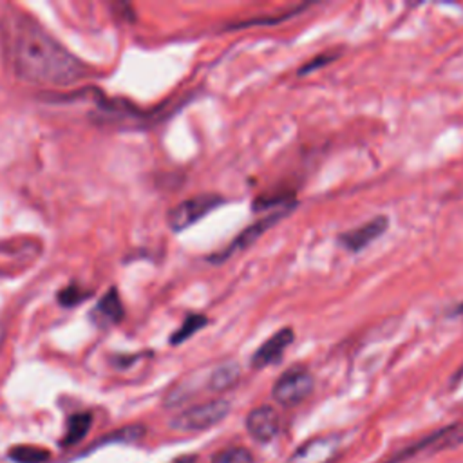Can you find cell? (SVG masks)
I'll return each mask as SVG.
<instances>
[{"instance_id":"7","label":"cell","mask_w":463,"mask_h":463,"mask_svg":"<svg viewBox=\"0 0 463 463\" xmlns=\"http://www.w3.org/2000/svg\"><path fill=\"white\" fill-rule=\"evenodd\" d=\"M387 228H389V217L376 215L374 219L340 233L338 244L351 253H358V251L365 250L371 242H374L378 237H382L387 232Z\"/></svg>"},{"instance_id":"12","label":"cell","mask_w":463,"mask_h":463,"mask_svg":"<svg viewBox=\"0 0 463 463\" xmlns=\"http://www.w3.org/2000/svg\"><path fill=\"white\" fill-rule=\"evenodd\" d=\"M90 423H92V414L87 412V411L74 412L72 416H69L67 427H65V434L61 438V445L69 447L72 443L81 441L87 436V432L90 429Z\"/></svg>"},{"instance_id":"19","label":"cell","mask_w":463,"mask_h":463,"mask_svg":"<svg viewBox=\"0 0 463 463\" xmlns=\"http://www.w3.org/2000/svg\"><path fill=\"white\" fill-rule=\"evenodd\" d=\"M335 58H336V54H320V56H317V58H311L306 65H302V67L298 69V74H300V76H306V74H309L311 71H317L318 67L327 65V63L333 61Z\"/></svg>"},{"instance_id":"1","label":"cell","mask_w":463,"mask_h":463,"mask_svg":"<svg viewBox=\"0 0 463 463\" xmlns=\"http://www.w3.org/2000/svg\"><path fill=\"white\" fill-rule=\"evenodd\" d=\"M7 54L14 74L33 85L69 87L89 74V67L24 13L9 16Z\"/></svg>"},{"instance_id":"18","label":"cell","mask_w":463,"mask_h":463,"mask_svg":"<svg viewBox=\"0 0 463 463\" xmlns=\"http://www.w3.org/2000/svg\"><path fill=\"white\" fill-rule=\"evenodd\" d=\"M90 293L89 291H83L81 288H78V286H67V288H63L61 291H60V295H58V300H60V304L63 306V307H71V306H78L81 300H85L87 297H89Z\"/></svg>"},{"instance_id":"20","label":"cell","mask_w":463,"mask_h":463,"mask_svg":"<svg viewBox=\"0 0 463 463\" xmlns=\"http://www.w3.org/2000/svg\"><path fill=\"white\" fill-rule=\"evenodd\" d=\"M172 463H195V458L194 456H181V458H177Z\"/></svg>"},{"instance_id":"3","label":"cell","mask_w":463,"mask_h":463,"mask_svg":"<svg viewBox=\"0 0 463 463\" xmlns=\"http://www.w3.org/2000/svg\"><path fill=\"white\" fill-rule=\"evenodd\" d=\"M224 203H226V199L222 195L212 194V192L210 194H197L194 197H188V199L181 201L179 204H175L168 212V215H166L168 228L175 233L184 232L186 228L194 226L203 217H206L210 212L222 206Z\"/></svg>"},{"instance_id":"14","label":"cell","mask_w":463,"mask_h":463,"mask_svg":"<svg viewBox=\"0 0 463 463\" xmlns=\"http://www.w3.org/2000/svg\"><path fill=\"white\" fill-rule=\"evenodd\" d=\"M49 456L51 452L47 449L36 445H16L7 452V458L14 463H43Z\"/></svg>"},{"instance_id":"13","label":"cell","mask_w":463,"mask_h":463,"mask_svg":"<svg viewBox=\"0 0 463 463\" xmlns=\"http://www.w3.org/2000/svg\"><path fill=\"white\" fill-rule=\"evenodd\" d=\"M96 311L103 317V320H109V322H118L123 318V304L116 288H110L101 297V300L96 306Z\"/></svg>"},{"instance_id":"4","label":"cell","mask_w":463,"mask_h":463,"mask_svg":"<svg viewBox=\"0 0 463 463\" xmlns=\"http://www.w3.org/2000/svg\"><path fill=\"white\" fill-rule=\"evenodd\" d=\"M313 385L315 380L311 373L302 365H293L275 380L271 396L279 405L293 407L311 394Z\"/></svg>"},{"instance_id":"23","label":"cell","mask_w":463,"mask_h":463,"mask_svg":"<svg viewBox=\"0 0 463 463\" xmlns=\"http://www.w3.org/2000/svg\"><path fill=\"white\" fill-rule=\"evenodd\" d=\"M454 313H456V315H463V304H461L458 309H454Z\"/></svg>"},{"instance_id":"22","label":"cell","mask_w":463,"mask_h":463,"mask_svg":"<svg viewBox=\"0 0 463 463\" xmlns=\"http://www.w3.org/2000/svg\"><path fill=\"white\" fill-rule=\"evenodd\" d=\"M463 378V367L454 374V382H458V380H461Z\"/></svg>"},{"instance_id":"9","label":"cell","mask_w":463,"mask_h":463,"mask_svg":"<svg viewBox=\"0 0 463 463\" xmlns=\"http://www.w3.org/2000/svg\"><path fill=\"white\" fill-rule=\"evenodd\" d=\"M340 447V438L335 434L318 436L302 443L286 463H329Z\"/></svg>"},{"instance_id":"2","label":"cell","mask_w":463,"mask_h":463,"mask_svg":"<svg viewBox=\"0 0 463 463\" xmlns=\"http://www.w3.org/2000/svg\"><path fill=\"white\" fill-rule=\"evenodd\" d=\"M230 412V402L224 398H213L210 402H203L184 409L170 420V427L175 430L194 432L206 430L224 420Z\"/></svg>"},{"instance_id":"5","label":"cell","mask_w":463,"mask_h":463,"mask_svg":"<svg viewBox=\"0 0 463 463\" xmlns=\"http://www.w3.org/2000/svg\"><path fill=\"white\" fill-rule=\"evenodd\" d=\"M297 204V203H295ZM295 204H288V206H282V208H279V210H275L273 213H269V215H266V217H262V219H259V221H255L253 224H250V226H246L224 250H221L219 253H213L212 257H210V260L212 262H215V264H219V262H224V260H228L230 257H233L235 253H241V251H244V250H248L250 246H253L269 228H273L279 221H282L293 208H295Z\"/></svg>"},{"instance_id":"8","label":"cell","mask_w":463,"mask_h":463,"mask_svg":"<svg viewBox=\"0 0 463 463\" xmlns=\"http://www.w3.org/2000/svg\"><path fill=\"white\" fill-rule=\"evenodd\" d=\"M295 333L291 327H282L277 329L269 338H266L257 351L251 354V367L255 369H264L268 365H275L280 362V358L286 354L288 347L293 344Z\"/></svg>"},{"instance_id":"10","label":"cell","mask_w":463,"mask_h":463,"mask_svg":"<svg viewBox=\"0 0 463 463\" xmlns=\"http://www.w3.org/2000/svg\"><path fill=\"white\" fill-rule=\"evenodd\" d=\"M246 430L253 439H257L260 443H268L279 434L280 418L273 407L259 405L248 412Z\"/></svg>"},{"instance_id":"6","label":"cell","mask_w":463,"mask_h":463,"mask_svg":"<svg viewBox=\"0 0 463 463\" xmlns=\"http://www.w3.org/2000/svg\"><path fill=\"white\" fill-rule=\"evenodd\" d=\"M463 443V423H454L449 427H443L429 436H425L423 439L405 447L403 450H400L398 454H394L392 458H389L385 463H402L409 458H414L420 452H436V450H445L456 445Z\"/></svg>"},{"instance_id":"16","label":"cell","mask_w":463,"mask_h":463,"mask_svg":"<svg viewBox=\"0 0 463 463\" xmlns=\"http://www.w3.org/2000/svg\"><path fill=\"white\" fill-rule=\"evenodd\" d=\"M212 463H255V461L251 452L246 447L233 445L215 452V456L212 458Z\"/></svg>"},{"instance_id":"11","label":"cell","mask_w":463,"mask_h":463,"mask_svg":"<svg viewBox=\"0 0 463 463\" xmlns=\"http://www.w3.org/2000/svg\"><path fill=\"white\" fill-rule=\"evenodd\" d=\"M239 376H241V367L233 362H224L210 373L208 389L213 392H224L235 387V383L239 382Z\"/></svg>"},{"instance_id":"17","label":"cell","mask_w":463,"mask_h":463,"mask_svg":"<svg viewBox=\"0 0 463 463\" xmlns=\"http://www.w3.org/2000/svg\"><path fill=\"white\" fill-rule=\"evenodd\" d=\"M143 434H145V427H143V425H127V427H121V429L116 430V432H110V434L105 436V438H99L98 443H96L92 449H96V447H99V445H105V443H116V441H125V443H128V441H136V439H139Z\"/></svg>"},{"instance_id":"21","label":"cell","mask_w":463,"mask_h":463,"mask_svg":"<svg viewBox=\"0 0 463 463\" xmlns=\"http://www.w3.org/2000/svg\"><path fill=\"white\" fill-rule=\"evenodd\" d=\"M4 340H5V329H4V326L0 324V349H2V345H4Z\"/></svg>"},{"instance_id":"15","label":"cell","mask_w":463,"mask_h":463,"mask_svg":"<svg viewBox=\"0 0 463 463\" xmlns=\"http://www.w3.org/2000/svg\"><path fill=\"white\" fill-rule=\"evenodd\" d=\"M208 324V318L204 315H188L181 327L174 331V335L170 336V344L177 345V344H183L184 340H188L192 335H195L199 329H203L204 326Z\"/></svg>"}]
</instances>
